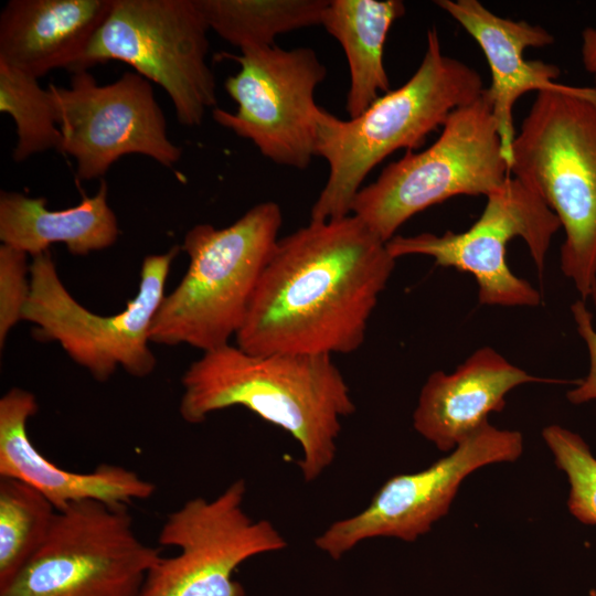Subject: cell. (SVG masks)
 Listing matches in <instances>:
<instances>
[{
    "label": "cell",
    "mask_w": 596,
    "mask_h": 596,
    "mask_svg": "<svg viewBox=\"0 0 596 596\" xmlns=\"http://www.w3.org/2000/svg\"><path fill=\"white\" fill-rule=\"evenodd\" d=\"M114 0H10L0 14V61L40 78L72 70Z\"/></svg>",
    "instance_id": "18"
},
{
    "label": "cell",
    "mask_w": 596,
    "mask_h": 596,
    "mask_svg": "<svg viewBox=\"0 0 596 596\" xmlns=\"http://www.w3.org/2000/svg\"><path fill=\"white\" fill-rule=\"evenodd\" d=\"M210 30L237 47L275 45L277 35L321 24L328 0H196Z\"/></svg>",
    "instance_id": "21"
},
{
    "label": "cell",
    "mask_w": 596,
    "mask_h": 596,
    "mask_svg": "<svg viewBox=\"0 0 596 596\" xmlns=\"http://www.w3.org/2000/svg\"><path fill=\"white\" fill-rule=\"evenodd\" d=\"M435 3L464 28L487 58L491 83L485 92L492 106L503 158L510 171L517 100L531 91L573 92L577 86L555 81L561 74L557 65L525 58L528 47L554 43V36L543 26L502 18L478 0H436Z\"/></svg>",
    "instance_id": "15"
},
{
    "label": "cell",
    "mask_w": 596,
    "mask_h": 596,
    "mask_svg": "<svg viewBox=\"0 0 596 596\" xmlns=\"http://www.w3.org/2000/svg\"><path fill=\"white\" fill-rule=\"evenodd\" d=\"M280 206L266 201L233 224H198L180 248L188 269L166 295L152 322L157 344H187L211 351L230 343L242 328L260 276L276 247Z\"/></svg>",
    "instance_id": "5"
},
{
    "label": "cell",
    "mask_w": 596,
    "mask_h": 596,
    "mask_svg": "<svg viewBox=\"0 0 596 596\" xmlns=\"http://www.w3.org/2000/svg\"><path fill=\"white\" fill-rule=\"evenodd\" d=\"M56 512L31 486L0 477V589L13 581L42 546Z\"/></svg>",
    "instance_id": "22"
},
{
    "label": "cell",
    "mask_w": 596,
    "mask_h": 596,
    "mask_svg": "<svg viewBox=\"0 0 596 596\" xmlns=\"http://www.w3.org/2000/svg\"><path fill=\"white\" fill-rule=\"evenodd\" d=\"M596 308V287L590 295ZM572 315L576 323L577 332L584 340L588 355L589 370L587 375L576 383V386L566 393L567 400L575 405L596 400V330L593 324V316L584 300H576L571 306Z\"/></svg>",
    "instance_id": "26"
},
{
    "label": "cell",
    "mask_w": 596,
    "mask_h": 596,
    "mask_svg": "<svg viewBox=\"0 0 596 596\" xmlns=\"http://www.w3.org/2000/svg\"><path fill=\"white\" fill-rule=\"evenodd\" d=\"M485 88L475 68L443 53L433 26L427 31L418 68L401 87L348 120L320 107L317 156L328 162L329 175L312 205L310 221L350 215L363 180L375 166L398 149L413 151L424 145L455 109L477 99Z\"/></svg>",
    "instance_id": "3"
},
{
    "label": "cell",
    "mask_w": 596,
    "mask_h": 596,
    "mask_svg": "<svg viewBox=\"0 0 596 596\" xmlns=\"http://www.w3.org/2000/svg\"><path fill=\"white\" fill-rule=\"evenodd\" d=\"M160 557L137 536L127 505L74 502L0 596H139Z\"/></svg>",
    "instance_id": "9"
},
{
    "label": "cell",
    "mask_w": 596,
    "mask_h": 596,
    "mask_svg": "<svg viewBox=\"0 0 596 596\" xmlns=\"http://www.w3.org/2000/svg\"><path fill=\"white\" fill-rule=\"evenodd\" d=\"M119 235L117 217L107 202V184L102 180L93 196L75 206L52 211L46 199L14 191L0 193V241L35 257L52 244H64L77 256L115 244Z\"/></svg>",
    "instance_id": "19"
},
{
    "label": "cell",
    "mask_w": 596,
    "mask_h": 596,
    "mask_svg": "<svg viewBox=\"0 0 596 596\" xmlns=\"http://www.w3.org/2000/svg\"><path fill=\"white\" fill-rule=\"evenodd\" d=\"M224 56L241 66L224 83L238 107L214 108V121L251 140L276 164L306 169L317 156L315 91L327 75L315 50L245 46L240 55Z\"/></svg>",
    "instance_id": "12"
},
{
    "label": "cell",
    "mask_w": 596,
    "mask_h": 596,
    "mask_svg": "<svg viewBox=\"0 0 596 596\" xmlns=\"http://www.w3.org/2000/svg\"><path fill=\"white\" fill-rule=\"evenodd\" d=\"M180 249L175 245L146 256L138 292L123 311L110 316L92 312L71 295L50 251L35 256L30 264L31 291L23 320L34 324L38 340L58 343L99 382L111 377L118 368L131 376L146 377L157 364L149 347L152 322Z\"/></svg>",
    "instance_id": "7"
},
{
    "label": "cell",
    "mask_w": 596,
    "mask_h": 596,
    "mask_svg": "<svg viewBox=\"0 0 596 596\" xmlns=\"http://www.w3.org/2000/svg\"><path fill=\"white\" fill-rule=\"evenodd\" d=\"M556 382L536 377L509 362L490 347L469 355L453 373L435 371L423 385L413 426L441 451L454 450L501 412L505 396L519 385Z\"/></svg>",
    "instance_id": "17"
},
{
    "label": "cell",
    "mask_w": 596,
    "mask_h": 596,
    "mask_svg": "<svg viewBox=\"0 0 596 596\" xmlns=\"http://www.w3.org/2000/svg\"><path fill=\"white\" fill-rule=\"evenodd\" d=\"M522 453L520 432L499 429L488 422L427 468L389 478L365 509L331 523L315 539V545L332 560H340L374 538L414 542L448 513L462 480L471 472L490 464L515 461Z\"/></svg>",
    "instance_id": "14"
},
{
    "label": "cell",
    "mask_w": 596,
    "mask_h": 596,
    "mask_svg": "<svg viewBox=\"0 0 596 596\" xmlns=\"http://www.w3.org/2000/svg\"><path fill=\"white\" fill-rule=\"evenodd\" d=\"M246 489L240 478L211 500L196 497L171 511L158 542L179 553L160 557L139 596H245L233 578L237 567L287 546L270 521L253 520L245 512Z\"/></svg>",
    "instance_id": "11"
},
{
    "label": "cell",
    "mask_w": 596,
    "mask_h": 596,
    "mask_svg": "<svg viewBox=\"0 0 596 596\" xmlns=\"http://www.w3.org/2000/svg\"><path fill=\"white\" fill-rule=\"evenodd\" d=\"M542 437L554 462L567 477V508L579 522L596 525V457L576 433L553 424L543 428Z\"/></svg>",
    "instance_id": "24"
},
{
    "label": "cell",
    "mask_w": 596,
    "mask_h": 596,
    "mask_svg": "<svg viewBox=\"0 0 596 596\" xmlns=\"http://www.w3.org/2000/svg\"><path fill=\"white\" fill-rule=\"evenodd\" d=\"M395 262L353 214L310 221L278 240L236 345L252 354L354 352Z\"/></svg>",
    "instance_id": "1"
},
{
    "label": "cell",
    "mask_w": 596,
    "mask_h": 596,
    "mask_svg": "<svg viewBox=\"0 0 596 596\" xmlns=\"http://www.w3.org/2000/svg\"><path fill=\"white\" fill-rule=\"evenodd\" d=\"M486 198L481 215L465 232L395 235L386 247L395 259L425 255L434 258L438 266L471 274L481 305L538 307L542 296L529 281L512 273L507 264V245L512 238L521 237L542 274L552 237L561 223L538 193L512 175Z\"/></svg>",
    "instance_id": "10"
},
{
    "label": "cell",
    "mask_w": 596,
    "mask_h": 596,
    "mask_svg": "<svg viewBox=\"0 0 596 596\" xmlns=\"http://www.w3.org/2000/svg\"><path fill=\"white\" fill-rule=\"evenodd\" d=\"M209 30L196 0H114L71 72L125 62L166 91L180 124L195 127L217 102Z\"/></svg>",
    "instance_id": "8"
},
{
    "label": "cell",
    "mask_w": 596,
    "mask_h": 596,
    "mask_svg": "<svg viewBox=\"0 0 596 596\" xmlns=\"http://www.w3.org/2000/svg\"><path fill=\"white\" fill-rule=\"evenodd\" d=\"M497 121L483 89L455 109L436 141L421 152L407 151L361 188L351 214L387 243L412 216L457 195H485L509 178Z\"/></svg>",
    "instance_id": "6"
},
{
    "label": "cell",
    "mask_w": 596,
    "mask_h": 596,
    "mask_svg": "<svg viewBox=\"0 0 596 596\" xmlns=\"http://www.w3.org/2000/svg\"><path fill=\"white\" fill-rule=\"evenodd\" d=\"M582 62L585 70L592 74L596 89V29L586 28L582 31Z\"/></svg>",
    "instance_id": "27"
},
{
    "label": "cell",
    "mask_w": 596,
    "mask_h": 596,
    "mask_svg": "<svg viewBox=\"0 0 596 596\" xmlns=\"http://www.w3.org/2000/svg\"><path fill=\"white\" fill-rule=\"evenodd\" d=\"M510 175L565 233L561 269L586 300L596 287V89L538 92L514 138Z\"/></svg>",
    "instance_id": "4"
},
{
    "label": "cell",
    "mask_w": 596,
    "mask_h": 596,
    "mask_svg": "<svg viewBox=\"0 0 596 596\" xmlns=\"http://www.w3.org/2000/svg\"><path fill=\"white\" fill-rule=\"evenodd\" d=\"M181 384L179 414L188 424L242 406L290 434L306 482L333 464L341 419L355 411L347 381L324 354H252L228 343L203 352Z\"/></svg>",
    "instance_id": "2"
},
{
    "label": "cell",
    "mask_w": 596,
    "mask_h": 596,
    "mask_svg": "<svg viewBox=\"0 0 596 596\" xmlns=\"http://www.w3.org/2000/svg\"><path fill=\"white\" fill-rule=\"evenodd\" d=\"M28 254L0 245V348L19 321L23 320L31 280Z\"/></svg>",
    "instance_id": "25"
},
{
    "label": "cell",
    "mask_w": 596,
    "mask_h": 596,
    "mask_svg": "<svg viewBox=\"0 0 596 596\" xmlns=\"http://www.w3.org/2000/svg\"><path fill=\"white\" fill-rule=\"evenodd\" d=\"M589 596H596V589L595 588L589 592Z\"/></svg>",
    "instance_id": "28"
},
{
    "label": "cell",
    "mask_w": 596,
    "mask_h": 596,
    "mask_svg": "<svg viewBox=\"0 0 596 596\" xmlns=\"http://www.w3.org/2000/svg\"><path fill=\"white\" fill-rule=\"evenodd\" d=\"M38 79L0 61V111L10 115L15 124V162L61 146L52 93Z\"/></svg>",
    "instance_id": "23"
},
{
    "label": "cell",
    "mask_w": 596,
    "mask_h": 596,
    "mask_svg": "<svg viewBox=\"0 0 596 596\" xmlns=\"http://www.w3.org/2000/svg\"><path fill=\"white\" fill-rule=\"evenodd\" d=\"M62 134L58 151L76 161L82 180L103 177L121 157L142 155L173 167L182 150L167 132L149 81L126 72L99 85L88 71L74 72L68 87L49 86Z\"/></svg>",
    "instance_id": "13"
},
{
    "label": "cell",
    "mask_w": 596,
    "mask_h": 596,
    "mask_svg": "<svg viewBox=\"0 0 596 596\" xmlns=\"http://www.w3.org/2000/svg\"><path fill=\"white\" fill-rule=\"evenodd\" d=\"M36 412V398L26 390L12 387L0 398V477L31 486L56 511L85 500L128 505L153 496L151 481L123 466L102 464L89 472H73L53 464L28 436V421Z\"/></svg>",
    "instance_id": "16"
},
{
    "label": "cell",
    "mask_w": 596,
    "mask_h": 596,
    "mask_svg": "<svg viewBox=\"0 0 596 596\" xmlns=\"http://www.w3.org/2000/svg\"><path fill=\"white\" fill-rule=\"evenodd\" d=\"M405 13L400 0H328L321 25L343 47L350 71L345 109L350 118L364 113L390 92L383 51L391 25Z\"/></svg>",
    "instance_id": "20"
}]
</instances>
